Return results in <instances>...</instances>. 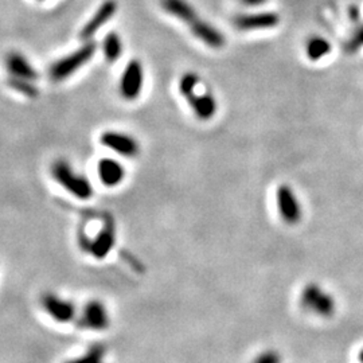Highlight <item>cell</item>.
Listing matches in <instances>:
<instances>
[{
	"label": "cell",
	"instance_id": "1",
	"mask_svg": "<svg viewBox=\"0 0 363 363\" xmlns=\"http://www.w3.org/2000/svg\"><path fill=\"white\" fill-rule=\"evenodd\" d=\"M53 179L64 189L80 201H87L93 196V186L85 175L76 171L73 166L65 160L57 159L51 164Z\"/></svg>",
	"mask_w": 363,
	"mask_h": 363
},
{
	"label": "cell",
	"instance_id": "2",
	"mask_svg": "<svg viewBox=\"0 0 363 363\" xmlns=\"http://www.w3.org/2000/svg\"><path fill=\"white\" fill-rule=\"evenodd\" d=\"M94 53H96V44L90 41H86L81 47H78L69 56H65L61 60L56 61L50 66L49 70L50 78L54 83H61L66 78H69L77 70L84 67L93 58Z\"/></svg>",
	"mask_w": 363,
	"mask_h": 363
},
{
	"label": "cell",
	"instance_id": "3",
	"mask_svg": "<svg viewBox=\"0 0 363 363\" xmlns=\"http://www.w3.org/2000/svg\"><path fill=\"white\" fill-rule=\"evenodd\" d=\"M300 303L312 314L321 316V318H330L335 314L337 303L334 298L321 288L318 284H308L301 295H300Z\"/></svg>",
	"mask_w": 363,
	"mask_h": 363
},
{
	"label": "cell",
	"instance_id": "4",
	"mask_svg": "<svg viewBox=\"0 0 363 363\" xmlns=\"http://www.w3.org/2000/svg\"><path fill=\"white\" fill-rule=\"evenodd\" d=\"M143 85H144V67L137 60H132L126 66L119 83L120 96L127 101H133L140 96Z\"/></svg>",
	"mask_w": 363,
	"mask_h": 363
},
{
	"label": "cell",
	"instance_id": "5",
	"mask_svg": "<svg viewBox=\"0 0 363 363\" xmlns=\"http://www.w3.org/2000/svg\"><path fill=\"white\" fill-rule=\"evenodd\" d=\"M116 244V225L110 215L103 222L101 230L96 235L94 239L86 242L83 246L87 253H90L96 260H104L113 249Z\"/></svg>",
	"mask_w": 363,
	"mask_h": 363
},
{
	"label": "cell",
	"instance_id": "6",
	"mask_svg": "<svg viewBox=\"0 0 363 363\" xmlns=\"http://www.w3.org/2000/svg\"><path fill=\"white\" fill-rule=\"evenodd\" d=\"M41 305L44 314H47L51 319L57 323H69L74 321L77 310L71 300L61 298L57 294L46 292L41 296Z\"/></svg>",
	"mask_w": 363,
	"mask_h": 363
},
{
	"label": "cell",
	"instance_id": "7",
	"mask_svg": "<svg viewBox=\"0 0 363 363\" xmlns=\"http://www.w3.org/2000/svg\"><path fill=\"white\" fill-rule=\"evenodd\" d=\"M78 326L90 331H104L109 328L110 316L105 304L100 300L87 301L78 319Z\"/></svg>",
	"mask_w": 363,
	"mask_h": 363
},
{
	"label": "cell",
	"instance_id": "8",
	"mask_svg": "<svg viewBox=\"0 0 363 363\" xmlns=\"http://www.w3.org/2000/svg\"><path fill=\"white\" fill-rule=\"evenodd\" d=\"M100 143L124 158H136L140 153V144L137 140L124 132L107 130L101 135Z\"/></svg>",
	"mask_w": 363,
	"mask_h": 363
},
{
	"label": "cell",
	"instance_id": "9",
	"mask_svg": "<svg viewBox=\"0 0 363 363\" xmlns=\"http://www.w3.org/2000/svg\"><path fill=\"white\" fill-rule=\"evenodd\" d=\"M280 217L289 225H295L301 219V206L296 192L288 185H281L276 192Z\"/></svg>",
	"mask_w": 363,
	"mask_h": 363
},
{
	"label": "cell",
	"instance_id": "10",
	"mask_svg": "<svg viewBox=\"0 0 363 363\" xmlns=\"http://www.w3.org/2000/svg\"><path fill=\"white\" fill-rule=\"evenodd\" d=\"M116 11H117V3L115 0H105L83 27L81 34H80L81 40L89 41L109 19L113 18Z\"/></svg>",
	"mask_w": 363,
	"mask_h": 363
},
{
	"label": "cell",
	"instance_id": "11",
	"mask_svg": "<svg viewBox=\"0 0 363 363\" xmlns=\"http://www.w3.org/2000/svg\"><path fill=\"white\" fill-rule=\"evenodd\" d=\"M97 174L101 183L107 187H117L126 179L124 166L112 158H103L99 162Z\"/></svg>",
	"mask_w": 363,
	"mask_h": 363
},
{
	"label": "cell",
	"instance_id": "12",
	"mask_svg": "<svg viewBox=\"0 0 363 363\" xmlns=\"http://www.w3.org/2000/svg\"><path fill=\"white\" fill-rule=\"evenodd\" d=\"M185 99L187 100L194 115L199 120H203V121L210 120L217 113V101L209 92L198 94V93H195V89H194L192 93L185 96Z\"/></svg>",
	"mask_w": 363,
	"mask_h": 363
},
{
	"label": "cell",
	"instance_id": "13",
	"mask_svg": "<svg viewBox=\"0 0 363 363\" xmlns=\"http://www.w3.org/2000/svg\"><path fill=\"white\" fill-rule=\"evenodd\" d=\"M6 67L10 76L15 78H22L27 81H35L40 78L38 71L21 53H10L6 58Z\"/></svg>",
	"mask_w": 363,
	"mask_h": 363
},
{
	"label": "cell",
	"instance_id": "14",
	"mask_svg": "<svg viewBox=\"0 0 363 363\" xmlns=\"http://www.w3.org/2000/svg\"><path fill=\"white\" fill-rule=\"evenodd\" d=\"M190 28H192V34L199 41H202L206 46H209L212 49H221L225 44L223 35L217 28H214L210 23L202 21L201 18L198 21L194 22L190 26Z\"/></svg>",
	"mask_w": 363,
	"mask_h": 363
},
{
	"label": "cell",
	"instance_id": "15",
	"mask_svg": "<svg viewBox=\"0 0 363 363\" xmlns=\"http://www.w3.org/2000/svg\"><path fill=\"white\" fill-rule=\"evenodd\" d=\"M160 4L167 14L178 18L183 23H187L189 26H192L194 22L199 19L195 10L186 0H160Z\"/></svg>",
	"mask_w": 363,
	"mask_h": 363
},
{
	"label": "cell",
	"instance_id": "16",
	"mask_svg": "<svg viewBox=\"0 0 363 363\" xmlns=\"http://www.w3.org/2000/svg\"><path fill=\"white\" fill-rule=\"evenodd\" d=\"M278 23V17L276 14L264 12V14H253V15H244L235 19V26L241 30H260V28H269L275 27Z\"/></svg>",
	"mask_w": 363,
	"mask_h": 363
},
{
	"label": "cell",
	"instance_id": "17",
	"mask_svg": "<svg viewBox=\"0 0 363 363\" xmlns=\"http://www.w3.org/2000/svg\"><path fill=\"white\" fill-rule=\"evenodd\" d=\"M103 51L108 62L117 61L123 54V41L117 33L112 31L104 38Z\"/></svg>",
	"mask_w": 363,
	"mask_h": 363
},
{
	"label": "cell",
	"instance_id": "18",
	"mask_svg": "<svg viewBox=\"0 0 363 363\" xmlns=\"http://www.w3.org/2000/svg\"><path fill=\"white\" fill-rule=\"evenodd\" d=\"M107 348L101 343H94L80 357L69 360L64 363H105Z\"/></svg>",
	"mask_w": 363,
	"mask_h": 363
},
{
	"label": "cell",
	"instance_id": "19",
	"mask_svg": "<svg viewBox=\"0 0 363 363\" xmlns=\"http://www.w3.org/2000/svg\"><path fill=\"white\" fill-rule=\"evenodd\" d=\"M33 81H27V80H22V78H15L11 77L8 81V85L11 86L12 89H15L17 92H19L22 94H24L28 99H37L38 96V89L37 86L31 84Z\"/></svg>",
	"mask_w": 363,
	"mask_h": 363
},
{
	"label": "cell",
	"instance_id": "20",
	"mask_svg": "<svg viewBox=\"0 0 363 363\" xmlns=\"http://www.w3.org/2000/svg\"><path fill=\"white\" fill-rule=\"evenodd\" d=\"M328 50H330V44L321 38L311 40L307 46V53L311 60H319L328 53Z\"/></svg>",
	"mask_w": 363,
	"mask_h": 363
},
{
	"label": "cell",
	"instance_id": "21",
	"mask_svg": "<svg viewBox=\"0 0 363 363\" xmlns=\"http://www.w3.org/2000/svg\"><path fill=\"white\" fill-rule=\"evenodd\" d=\"M253 363H281V357L275 350H267L261 353Z\"/></svg>",
	"mask_w": 363,
	"mask_h": 363
},
{
	"label": "cell",
	"instance_id": "22",
	"mask_svg": "<svg viewBox=\"0 0 363 363\" xmlns=\"http://www.w3.org/2000/svg\"><path fill=\"white\" fill-rule=\"evenodd\" d=\"M363 44V30L361 31V33H358L355 37H354V40L350 42V49L351 50H355V49H358L360 46H362Z\"/></svg>",
	"mask_w": 363,
	"mask_h": 363
},
{
	"label": "cell",
	"instance_id": "23",
	"mask_svg": "<svg viewBox=\"0 0 363 363\" xmlns=\"http://www.w3.org/2000/svg\"><path fill=\"white\" fill-rule=\"evenodd\" d=\"M241 1L246 6H258V4L265 3V0H241Z\"/></svg>",
	"mask_w": 363,
	"mask_h": 363
},
{
	"label": "cell",
	"instance_id": "24",
	"mask_svg": "<svg viewBox=\"0 0 363 363\" xmlns=\"http://www.w3.org/2000/svg\"><path fill=\"white\" fill-rule=\"evenodd\" d=\"M360 361H361V363H363V350L361 351V354H360Z\"/></svg>",
	"mask_w": 363,
	"mask_h": 363
}]
</instances>
